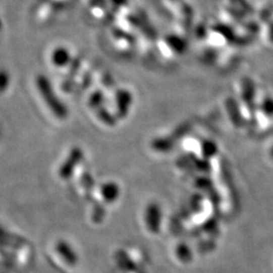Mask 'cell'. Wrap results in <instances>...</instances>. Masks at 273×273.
Masks as SVG:
<instances>
[{
  "mask_svg": "<svg viewBox=\"0 0 273 273\" xmlns=\"http://www.w3.org/2000/svg\"><path fill=\"white\" fill-rule=\"evenodd\" d=\"M0 28H2V24H0Z\"/></svg>",
  "mask_w": 273,
  "mask_h": 273,
  "instance_id": "277c9868",
  "label": "cell"
},
{
  "mask_svg": "<svg viewBox=\"0 0 273 273\" xmlns=\"http://www.w3.org/2000/svg\"><path fill=\"white\" fill-rule=\"evenodd\" d=\"M69 59H70V56H69L68 51L63 48H59L55 50V52L53 53V62L56 66H59V67L65 66L69 62Z\"/></svg>",
  "mask_w": 273,
  "mask_h": 273,
  "instance_id": "7a4b0ae2",
  "label": "cell"
},
{
  "mask_svg": "<svg viewBox=\"0 0 273 273\" xmlns=\"http://www.w3.org/2000/svg\"><path fill=\"white\" fill-rule=\"evenodd\" d=\"M9 82H10L9 75L5 71L0 72V93L4 92L7 89Z\"/></svg>",
  "mask_w": 273,
  "mask_h": 273,
  "instance_id": "3957f363",
  "label": "cell"
},
{
  "mask_svg": "<svg viewBox=\"0 0 273 273\" xmlns=\"http://www.w3.org/2000/svg\"><path fill=\"white\" fill-rule=\"evenodd\" d=\"M37 85L42 93L45 101L50 106L51 111L60 119H64L67 117V110L59 100L58 97L55 96L53 88L45 76H39L37 79Z\"/></svg>",
  "mask_w": 273,
  "mask_h": 273,
  "instance_id": "6da1fadb",
  "label": "cell"
}]
</instances>
